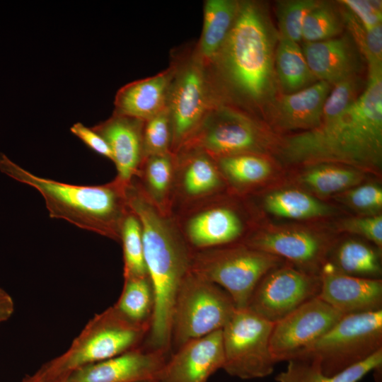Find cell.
I'll return each instance as SVG.
<instances>
[{"label":"cell","mask_w":382,"mask_h":382,"mask_svg":"<svg viewBox=\"0 0 382 382\" xmlns=\"http://www.w3.org/2000/svg\"><path fill=\"white\" fill-rule=\"evenodd\" d=\"M294 164L340 163L378 172L382 161V69L369 71L363 92L340 115L287 137L280 149Z\"/></svg>","instance_id":"1"},{"label":"cell","mask_w":382,"mask_h":382,"mask_svg":"<svg viewBox=\"0 0 382 382\" xmlns=\"http://www.w3.org/2000/svg\"><path fill=\"white\" fill-rule=\"evenodd\" d=\"M126 192L129 207L141 222L144 260L155 296L148 348L168 353L174 301L190 270L193 250L174 217L161 212L134 181L127 187Z\"/></svg>","instance_id":"2"},{"label":"cell","mask_w":382,"mask_h":382,"mask_svg":"<svg viewBox=\"0 0 382 382\" xmlns=\"http://www.w3.org/2000/svg\"><path fill=\"white\" fill-rule=\"evenodd\" d=\"M279 38L278 31L260 4L239 2L233 25L213 60L236 96L253 105L272 99L277 80L274 54Z\"/></svg>","instance_id":"3"},{"label":"cell","mask_w":382,"mask_h":382,"mask_svg":"<svg viewBox=\"0 0 382 382\" xmlns=\"http://www.w3.org/2000/svg\"><path fill=\"white\" fill-rule=\"evenodd\" d=\"M0 170L37 191L51 218L120 241L122 221L129 210L127 187L116 178L101 185H76L36 175L0 154Z\"/></svg>","instance_id":"4"},{"label":"cell","mask_w":382,"mask_h":382,"mask_svg":"<svg viewBox=\"0 0 382 382\" xmlns=\"http://www.w3.org/2000/svg\"><path fill=\"white\" fill-rule=\"evenodd\" d=\"M149 328V325L129 320L113 306L96 316L64 354L41 369L52 376H67L139 347Z\"/></svg>","instance_id":"5"},{"label":"cell","mask_w":382,"mask_h":382,"mask_svg":"<svg viewBox=\"0 0 382 382\" xmlns=\"http://www.w3.org/2000/svg\"><path fill=\"white\" fill-rule=\"evenodd\" d=\"M282 259L245 244L193 251L190 270L231 296L237 309L248 307L260 279Z\"/></svg>","instance_id":"6"},{"label":"cell","mask_w":382,"mask_h":382,"mask_svg":"<svg viewBox=\"0 0 382 382\" xmlns=\"http://www.w3.org/2000/svg\"><path fill=\"white\" fill-rule=\"evenodd\" d=\"M381 349L382 310H380L343 316L295 359L312 361L324 374L334 376Z\"/></svg>","instance_id":"7"},{"label":"cell","mask_w":382,"mask_h":382,"mask_svg":"<svg viewBox=\"0 0 382 382\" xmlns=\"http://www.w3.org/2000/svg\"><path fill=\"white\" fill-rule=\"evenodd\" d=\"M236 309L225 290L190 270L175 296L170 347L221 330Z\"/></svg>","instance_id":"8"},{"label":"cell","mask_w":382,"mask_h":382,"mask_svg":"<svg viewBox=\"0 0 382 382\" xmlns=\"http://www.w3.org/2000/svg\"><path fill=\"white\" fill-rule=\"evenodd\" d=\"M274 325L248 308L236 309L221 329L224 354L222 369L241 379L270 375L276 364L270 347Z\"/></svg>","instance_id":"9"},{"label":"cell","mask_w":382,"mask_h":382,"mask_svg":"<svg viewBox=\"0 0 382 382\" xmlns=\"http://www.w3.org/2000/svg\"><path fill=\"white\" fill-rule=\"evenodd\" d=\"M267 144L265 133L253 120L213 102L196 130L179 150L196 149L214 158L241 154H261Z\"/></svg>","instance_id":"10"},{"label":"cell","mask_w":382,"mask_h":382,"mask_svg":"<svg viewBox=\"0 0 382 382\" xmlns=\"http://www.w3.org/2000/svg\"><path fill=\"white\" fill-rule=\"evenodd\" d=\"M320 290V275L291 265H279L260 279L247 308L275 323L318 296Z\"/></svg>","instance_id":"11"},{"label":"cell","mask_w":382,"mask_h":382,"mask_svg":"<svg viewBox=\"0 0 382 382\" xmlns=\"http://www.w3.org/2000/svg\"><path fill=\"white\" fill-rule=\"evenodd\" d=\"M343 316L317 296L275 323L270 347L276 363L298 357Z\"/></svg>","instance_id":"12"},{"label":"cell","mask_w":382,"mask_h":382,"mask_svg":"<svg viewBox=\"0 0 382 382\" xmlns=\"http://www.w3.org/2000/svg\"><path fill=\"white\" fill-rule=\"evenodd\" d=\"M203 63L197 59L177 69L168 100L175 154L201 123L213 103Z\"/></svg>","instance_id":"13"},{"label":"cell","mask_w":382,"mask_h":382,"mask_svg":"<svg viewBox=\"0 0 382 382\" xmlns=\"http://www.w3.org/2000/svg\"><path fill=\"white\" fill-rule=\"evenodd\" d=\"M210 199L186 207L188 210L180 221L174 218L194 251L231 245L244 232L243 221L236 210Z\"/></svg>","instance_id":"14"},{"label":"cell","mask_w":382,"mask_h":382,"mask_svg":"<svg viewBox=\"0 0 382 382\" xmlns=\"http://www.w3.org/2000/svg\"><path fill=\"white\" fill-rule=\"evenodd\" d=\"M245 245L285 259L297 268L320 275L331 248L316 233L297 228L259 231L248 237Z\"/></svg>","instance_id":"15"},{"label":"cell","mask_w":382,"mask_h":382,"mask_svg":"<svg viewBox=\"0 0 382 382\" xmlns=\"http://www.w3.org/2000/svg\"><path fill=\"white\" fill-rule=\"evenodd\" d=\"M168 353L141 346L74 370L64 382H142L158 381Z\"/></svg>","instance_id":"16"},{"label":"cell","mask_w":382,"mask_h":382,"mask_svg":"<svg viewBox=\"0 0 382 382\" xmlns=\"http://www.w3.org/2000/svg\"><path fill=\"white\" fill-rule=\"evenodd\" d=\"M224 363L221 330L191 340L168 358L159 382H207Z\"/></svg>","instance_id":"17"},{"label":"cell","mask_w":382,"mask_h":382,"mask_svg":"<svg viewBox=\"0 0 382 382\" xmlns=\"http://www.w3.org/2000/svg\"><path fill=\"white\" fill-rule=\"evenodd\" d=\"M318 297L342 314L382 310V280L351 276L325 263Z\"/></svg>","instance_id":"18"},{"label":"cell","mask_w":382,"mask_h":382,"mask_svg":"<svg viewBox=\"0 0 382 382\" xmlns=\"http://www.w3.org/2000/svg\"><path fill=\"white\" fill-rule=\"evenodd\" d=\"M174 155L173 207L176 199L184 207H188L210 199L224 187L225 181L217 165L208 154L196 149H183Z\"/></svg>","instance_id":"19"},{"label":"cell","mask_w":382,"mask_h":382,"mask_svg":"<svg viewBox=\"0 0 382 382\" xmlns=\"http://www.w3.org/2000/svg\"><path fill=\"white\" fill-rule=\"evenodd\" d=\"M301 50L317 80L331 86L357 77L361 71L363 57L348 33L323 41L303 42Z\"/></svg>","instance_id":"20"},{"label":"cell","mask_w":382,"mask_h":382,"mask_svg":"<svg viewBox=\"0 0 382 382\" xmlns=\"http://www.w3.org/2000/svg\"><path fill=\"white\" fill-rule=\"evenodd\" d=\"M144 122L114 114L93 127L108 143L116 169V179L127 187L137 175L144 159Z\"/></svg>","instance_id":"21"},{"label":"cell","mask_w":382,"mask_h":382,"mask_svg":"<svg viewBox=\"0 0 382 382\" xmlns=\"http://www.w3.org/2000/svg\"><path fill=\"white\" fill-rule=\"evenodd\" d=\"M177 68L170 66L158 74L129 83L116 94L114 114L146 122L168 105Z\"/></svg>","instance_id":"22"},{"label":"cell","mask_w":382,"mask_h":382,"mask_svg":"<svg viewBox=\"0 0 382 382\" xmlns=\"http://www.w3.org/2000/svg\"><path fill=\"white\" fill-rule=\"evenodd\" d=\"M331 85L318 81L292 93H284L273 103L277 125L286 130L313 129L321 125L325 102Z\"/></svg>","instance_id":"23"},{"label":"cell","mask_w":382,"mask_h":382,"mask_svg":"<svg viewBox=\"0 0 382 382\" xmlns=\"http://www.w3.org/2000/svg\"><path fill=\"white\" fill-rule=\"evenodd\" d=\"M175 175V156L168 153L145 157L132 181L161 212L172 215Z\"/></svg>","instance_id":"24"},{"label":"cell","mask_w":382,"mask_h":382,"mask_svg":"<svg viewBox=\"0 0 382 382\" xmlns=\"http://www.w3.org/2000/svg\"><path fill=\"white\" fill-rule=\"evenodd\" d=\"M238 7L239 2L232 0L206 1L197 48V57L203 64L214 59L233 25Z\"/></svg>","instance_id":"25"},{"label":"cell","mask_w":382,"mask_h":382,"mask_svg":"<svg viewBox=\"0 0 382 382\" xmlns=\"http://www.w3.org/2000/svg\"><path fill=\"white\" fill-rule=\"evenodd\" d=\"M378 250L366 242L349 238L331 246L325 263L342 274L380 279L382 270Z\"/></svg>","instance_id":"26"},{"label":"cell","mask_w":382,"mask_h":382,"mask_svg":"<svg viewBox=\"0 0 382 382\" xmlns=\"http://www.w3.org/2000/svg\"><path fill=\"white\" fill-rule=\"evenodd\" d=\"M382 365V349L366 360L334 376H327L312 361L294 359L288 361L286 369L276 377L277 382H359Z\"/></svg>","instance_id":"27"},{"label":"cell","mask_w":382,"mask_h":382,"mask_svg":"<svg viewBox=\"0 0 382 382\" xmlns=\"http://www.w3.org/2000/svg\"><path fill=\"white\" fill-rule=\"evenodd\" d=\"M364 173L353 167L333 164L309 165L297 178V182L315 195H338L363 181Z\"/></svg>","instance_id":"28"},{"label":"cell","mask_w":382,"mask_h":382,"mask_svg":"<svg viewBox=\"0 0 382 382\" xmlns=\"http://www.w3.org/2000/svg\"><path fill=\"white\" fill-rule=\"evenodd\" d=\"M263 207L274 216L294 220L320 218L335 213L332 207L297 189L280 190L267 194L263 199Z\"/></svg>","instance_id":"29"},{"label":"cell","mask_w":382,"mask_h":382,"mask_svg":"<svg viewBox=\"0 0 382 382\" xmlns=\"http://www.w3.org/2000/svg\"><path fill=\"white\" fill-rule=\"evenodd\" d=\"M274 70L285 93L296 92L318 81L309 69L299 43L280 37L275 50Z\"/></svg>","instance_id":"30"},{"label":"cell","mask_w":382,"mask_h":382,"mask_svg":"<svg viewBox=\"0 0 382 382\" xmlns=\"http://www.w3.org/2000/svg\"><path fill=\"white\" fill-rule=\"evenodd\" d=\"M214 159L224 181L236 188L258 185L272 172L270 163L260 154H241Z\"/></svg>","instance_id":"31"},{"label":"cell","mask_w":382,"mask_h":382,"mask_svg":"<svg viewBox=\"0 0 382 382\" xmlns=\"http://www.w3.org/2000/svg\"><path fill=\"white\" fill-rule=\"evenodd\" d=\"M155 303L154 288L149 277L125 279L116 308L129 320L139 324H151Z\"/></svg>","instance_id":"32"},{"label":"cell","mask_w":382,"mask_h":382,"mask_svg":"<svg viewBox=\"0 0 382 382\" xmlns=\"http://www.w3.org/2000/svg\"><path fill=\"white\" fill-rule=\"evenodd\" d=\"M120 241L123 249L124 278L147 276L141 225L130 208L122 224Z\"/></svg>","instance_id":"33"},{"label":"cell","mask_w":382,"mask_h":382,"mask_svg":"<svg viewBox=\"0 0 382 382\" xmlns=\"http://www.w3.org/2000/svg\"><path fill=\"white\" fill-rule=\"evenodd\" d=\"M344 27L368 64L369 71L382 69V25L366 29L347 8L340 9Z\"/></svg>","instance_id":"34"},{"label":"cell","mask_w":382,"mask_h":382,"mask_svg":"<svg viewBox=\"0 0 382 382\" xmlns=\"http://www.w3.org/2000/svg\"><path fill=\"white\" fill-rule=\"evenodd\" d=\"M343 28L340 10L330 2L318 1L305 18L302 40L313 42L332 39L340 36Z\"/></svg>","instance_id":"35"},{"label":"cell","mask_w":382,"mask_h":382,"mask_svg":"<svg viewBox=\"0 0 382 382\" xmlns=\"http://www.w3.org/2000/svg\"><path fill=\"white\" fill-rule=\"evenodd\" d=\"M314 0H286L276 4L279 35L296 43L302 40V28L306 15L318 4Z\"/></svg>","instance_id":"36"},{"label":"cell","mask_w":382,"mask_h":382,"mask_svg":"<svg viewBox=\"0 0 382 382\" xmlns=\"http://www.w3.org/2000/svg\"><path fill=\"white\" fill-rule=\"evenodd\" d=\"M172 125L168 106L144 122L143 148L144 158L172 153ZM173 154V153H172Z\"/></svg>","instance_id":"37"},{"label":"cell","mask_w":382,"mask_h":382,"mask_svg":"<svg viewBox=\"0 0 382 382\" xmlns=\"http://www.w3.org/2000/svg\"><path fill=\"white\" fill-rule=\"evenodd\" d=\"M337 196L341 202L361 216L379 214L382 209V190L374 183L359 184Z\"/></svg>","instance_id":"38"},{"label":"cell","mask_w":382,"mask_h":382,"mask_svg":"<svg viewBox=\"0 0 382 382\" xmlns=\"http://www.w3.org/2000/svg\"><path fill=\"white\" fill-rule=\"evenodd\" d=\"M360 84L361 81L357 76L333 86L323 106L322 121L342 114L359 96Z\"/></svg>","instance_id":"39"},{"label":"cell","mask_w":382,"mask_h":382,"mask_svg":"<svg viewBox=\"0 0 382 382\" xmlns=\"http://www.w3.org/2000/svg\"><path fill=\"white\" fill-rule=\"evenodd\" d=\"M340 229L345 232L361 236L374 243L380 250L382 248L381 214L346 219L340 223Z\"/></svg>","instance_id":"40"},{"label":"cell","mask_w":382,"mask_h":382,"mask_svg":"<svg viewBox=\"0 0 382 382\" xmlns=\"http://www.w3.org/2000/svg\"><path fill=\"white\" fill-rule=\"evenodd\" d=\"M339 2L366 29L370 30L381 25V1L342 0Z\"/></svg>","instance_id":"41"},{"label":"cell","mask_w":382,"mask_h":382,"mask_svg":"<svg viewBox=\"0 0 382 382\" xmlns=\"http://www.w3.org/2000/svg\"><path fill=\"white\" fill-rule=\"evenodd\" d=\"M70 131L93 151L110 160L112 159L111 150L108 143L93 128L77 122L71 127Z\"/></svg>","instance_id":"42"},{"label":"cell","mask_w":382,"mask_h":382,"mask_svg":"<svg viewBox=\"0 0 382 382\" xmlns=\"http://www.w3.org/2000/svg\"><path fill=\"white\" fill-rule=\"evenodd\" d=\"M14 312V302L8 292L0 287V323L7 320Z\"/></svg>","instance_id":"43"},{"label":"cell","mask_w":382,"mask_h":382,"mask_svg":"<svg viewBox=\"0 0 382 382\" xmlns=\"http://www.w3.org/2000/svg\"><path fill=\"white\" fill-rule=\"evenodd\" d=\"M65 376H52L40 369L33 375L24 378L21 382H64ZM158 381H147L142 382Z\"/></svg>","instance_id":"44"},{"label":"cell","mask_w":382,"mask_h":382,"mask_svg":"<svg viewBox=\"0 0 382 382\" xmlns=\"http://www.w3.org/2000/svg\"><path fill=\"white\" fill-rule=\"evenodd\" d=\"M159 382V381H158Z\"/></svg>","instance_id":"45"}]
</instances>
